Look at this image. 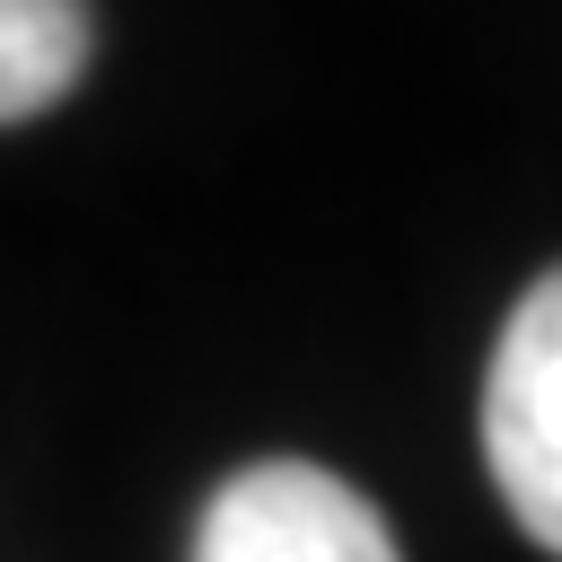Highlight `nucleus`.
<instances>
[{
  "instance_id": "nucleus-3",
  "label": "nucleus",
  "mask_w": 562,
  "mask_h": 562,
  "mask_svg": "<svg viewBox=\"0 0 562 562\" xmlns=\"http://www.w3.org/2000/svg\"><path fill=\"white\" fill-rule=\"evenodd\" d=\"M97 18L70 0H0V123H26L44 105L70 97V79L88 70Z\"/></svg>"
},
{
  "instance_id": "nucleus-1",
  "label": "nucleus",
  "mask_w": 562,
  "mask_h": 562,
  "mask_svg": "<svg viewBox=\"0 0 562 562\" xmlns=\"http://www.w3.org/2000/svg\"><path fill=\"white\" fill-rule=\"evenodd\" d=\"M483 457L509 518L562 553V263L509 307L483 378Z\"/></svg>"
},
{
  "instance_id": "nucleus-2",
  "label": "nucleus",
  "mask_w": 562,
  "mask_h": 562,
  "mask_svg": "<svg viewBox=\"0 0 562 562\" xmlns=\"http://www.w3.org/2000/svg\"><path fill=\"white\" fill-rule=\"evenodd\" d=\"M193 562H404V553L342 474L307 457H263L211 492Z\"/></svg>"
}]
</instances>
